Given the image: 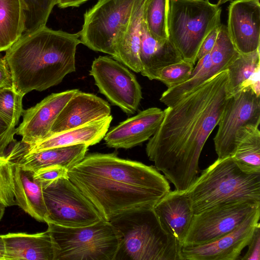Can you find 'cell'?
<instances>
[{"instance_id":"cell-32","label":"cell","mask_w":260,"mask_h":260,"mask_svg":"<svg viewBox=\"0 0 260 260\" xmlns=\"http://www.w3.org/2000/svg\"><path fill=\"white\" fill-rule=\"evenodd\" d=\"M14 164L0 156V204L5 207L17 205L15 199Z\"/></svg>"},{"instance_id":"cell-39","label":"cell","mask_w":260,"mask_h":260,"mask_svg":"<svg viewBox=\"0 0 260 260\" xmlns=\"http://www.w3.org/2000/svg\"><path fill=\"white\" fill-rule=\"evenodd\" d=\"M89 0H57L58 7L62 9L68 7H78Z\"/></svg>"},{"instance_id":"cell-11","label":"cell","mask_w":260,"mask_h":260,"mask_svg":"<svg viewBox=\"0 0 260 260\" xmlns=\"http://www.w3.org/2000/svg\"><path fill=\"white\" fill-rule=\"evenodd\" d=\"M99 92L127 114L137 111L142 99L141 87L135 75L122 63L108 56L93 61L89 71Z\"/></svg>"},{"instance_id":"cell-27","label":"cell","mask_w":260,"mask_h":260,"mask_svg":"<svg viewBox=\"0 0 260 260\" xmlns=\"http://www.w3.org/2000/svg\"><path fill=\"white\" fill-rule=\"evenodd\" d=\"M243 172L260 173V131L258 126L249 125L237 133L236 148L231 156Z\"/></svg>"},{"instance_id":"cell-10","label":"cell","mask_w":260,"mask_h":260,"mask_svg":"<svg viewBox=\"0 0 260 260\" xmlns=\"http://www.w3.org/2000/svg\"><path fill=\"white\" fill-rule=\"evenodd\" d=\"M260 207V202L220 204L193 215L182 246L206 244L232 232Z\"/></svg>"},{"instance_id":"cell-28","label":"cell","mask_w":260,"mask_h":260,"mask_svg":"<svg viewBox=\"0 0 260 260\" xmlns=\"http://www.w3.org/2000/svg\"><path fill=\"white\" fill-rule=\"evenodd\" d=\"M25 23L23 0H0V52L6 51L20 38Z\"/></svg>"},{"instance_id":"cell-42","label":"cell","mask_w":260,"mask_h":260,"mask_svg":"<svg viewBox=\"0 0 260 260\" xmlns=\"http://www.w3.org/2000/svg\"><path fill=\"white\" fill-rule=\"evenodd\" d=\"M232 0H217V5L218 6H220L221 5H222L227 2L231 1Z\"/></svg>"},{"instance_id":"cell-13","label":"cell","mask_w":260,"mask_h":260,"mask_svg":"<svg viewBox=\"0 0 260 260\" xmlns=\"http://www.w3.org/2000/svg\"><path fill=\"white\" fill-rule=\"evenodd\" d=\"M239 53L230 38L226 26L221 24L211 51L197 61L190 77L186 81L167 88L159 101L167 106L174 104L213 76L226 70Z\"/></svg>"},{"instance_id":"cell-43","label":"cell","mask_w":260,"mask_h":260,"mask_svg":"<svg viewBox=\"0 0 260 260\" xmlns=\"http://www.w3.org/2000/svg\"><path fill=\"white\" fill-rule=\"evenodd\" d=\"M203 1H208V0H203Z\"/></svg>"},{"instance_id":"cell-33","label":"cell","mask_w":260,"mask_h":260,"mask_svg":"<svg viewBox=\"0 0 260 260\" xmlns=\"http://www.w3.org/2000/svg\"><path fill=\"white\" fill-rule=\"evenodd\" d=\"M194 65L182 60L166 66L161 69L158 73L157 80L171 88L182 83L190 76Z\"/></svg>"},{"instance_id":"cell-3","label":"cell","mask_w":260,"mask_h":260,"mask_svg":"<svg viewBox=\"0 0 260 260\" xmlns=\"http://www.w3.org/2000/svg\"><path fill=\"white\" fill-rule=\"evenodd\" d=\"M80 43L78 32L53 30L46 25L23 34L4 56L14 89L24 96L59 84L76 71L75 54Z\"/></svg>"},{"instance_id":"cell-1","label":"cell","mask_w":260,"mask_h":260,"mask_svg":"<svg viewBox=\"0 0 260 260\" xmlns=\"http://www.w3.org/2000/svg\"><path fill=\"white\" fill-rule=\"evenodd\" d=\"M232 95L226 70L164 110L146 152L175 189L186 191L198 178L203 148Z\"/></svg>"},{"instance_id":"cell-4","label":"cell","mask_w":260,"mask_h":260,"mask_svg":"<svg viewBox=\"0 0 260 260\" xmlns=\"http://www.w3.org/2000/svg\"><path fill=\"white\" fill-rule=\"evenodd\" d=\"M109 221L119 238L114 260H181L182 244L164 228L153 208L122 213Z\"/></svg>"},{"instance_id":"cell-7","label":"cell","mask_w":260,"mask_h":260,"mask_svg":"<svg viewBox=\"0 0 260 260\" xmlns=\"http://www.w3.org/2000/svg\"><path fill=\"white\" fill-rule=\"evenodd\" d=\"M47 224L53 260H114L119 238L110 221L81 227Z\"/></svg>"},{"instance_id":"cell-18","label":"cell","mask_w":260,"mask_h":260,"mask_svg":"<svg viewBox=\"0 0 260 260\" xmlns=\"http://www.w3.org/2000/svg\"><path fill=\"white\" fill-rule=\"evenodd\" d=\"M111 111L107 101L78 90L58 114L47 137L108 116Z\"/></svg>"},{"instance_id":"cell-21","label":"cell","mask_w":260,"mask_h":260,"mask_svg":"<svg viewBox=\"0 0 260 260\" xmlns=\"http://www.w3.org/2000/svg\"><path fill=\"white\" fill-rule=\"evenodd\" d=\"M153 209L164 228L183 245L194 215L185 192L169 191Z\"/></svg>"},{"instance_id":"cell-34","label":"cell","mask_w":260,"mask_h":260,"mask_svg":"<svg viewBox=\"0 0 260 260\" xmlns=\"http://www.w3.org/2000/svg\"><path fill=\"white\" fill-rule=\"evenodd\" d=\"M68 171L65 168L59 165L49 166L41 168L35 172L34 177L43 183L68 176Z\"/></svg>"},{"instance_id":"cell-31","label":"cell","mask_w":260,"mask_h":260,"mask_svg":"<svg viewBox=\"0 0 260 260\" xmlns=\"http://www.w3.org/2000/svg\"><path fill=\"white\" fill-rule=\"evenodd\" d=\"M23 96L13 87L0 89V115L9 124L15 127L24 110Z\"/></svg>"},{"instance_id":"cell-15","label":"cell","mask_w":260,"mask_h":260,"mask_svg":"<svg viewBox=\"0 0 260 260\" xmlns=\"http://www.w3.org/2000/svg\"><path fill=\"white\" fill-rule=\"evenodd\" d=\"M78 89L52 93L35 106L24 110L22 121L15 134L28 145L38 142L49 135L51 128L65 105Z\"/></svg>"},{"instance_id":"cell-23","label":"cell","mask_w":260,"mask_h":260,"mask_svg":"<svg viewBox=\"0 0 260 260\" xmlns=\"http://www.w3.org/2000/svg\"><path fill=\"white\" fill-rule=\"evenodd\" d=\"M2 236L5 244V260H53L52 242L47 230L34 234L18 233Z\"/></svg>"},{"instance_id":"cell-41","label":"cell","mask_w":260,"mask_h":260,"mask_svg":"<svg viewBox=\"0 0 260 260\" xmlns=\"http://www.w3.org/2000/svg\"><path fill=\"white\" fill-rule=\"evenodd\" d=\"M5 210V207L0 204V220L3 217Z\"/></svg>"},{"instance_id":"cell-12","label":"cell","mask_w":260,"mask_h":260,"mask_svg":"<svg viewBox=\"0 0 260 260\" xmlns=\"http://www.w3.org/2000/svg\"><path fill=\"white\" fill-rule=\"evenodd\" d=\"M260 96L248 88L229 99L218 122L213 140L218 158L231 156L236 148L238 131L246 125L259 126Z\"/></svg>"},{"instance_id":"cell-22","label":"cell","mask_w":260,"mask_h":260,"mask_svg":"<svg viewBox=\"0 0 260 260\" xmlns=\"http://www.w3.org/2000/svg\"><path fill=\"white\" fill-rule=\"evenodd\" d=\"M141 74L149 80H156L164 67L182 61L181 55L169 40H157L149 32L143 19L139 51Z\"/></svg>"},{"instance_id":"cell-40","label":"cell","mask_w":260,"mask_h":260,"mask_svg":"<svg viewBox=\"0 0 260 260\" xmlns=\"http://www.w3.org/2000/svg\"><path fill=\"white\" fill-rule=\"evenodd\" d=\"M6 249L3 236L0 235V260H5Z\"/></svg>"},{"instance_id":"cell-25","label":"cell","mask_w":260,"mask_h":260,"mask_svg":"<svg viewBox=\"0 0 260 260\" xmlns=\"http://www.w3.org/2000/svg\"><path fill=\"white\" fill-rule=\"evenodd\" d=\"M147 0H139L135 6L130 19L116 44L114 59L136 73L141 72L139 51L144 11Z\"/></svg>"},{"instance_id":"cell-19","label":"cell","mask_w":260,"mask_h":260,"mask_svg":"<svg viewBox=\"0 0 260 260\" xmlns=\"http://www.w3.org/2000/svg\"><path fill=\"white\" fill-rule=\"evenodd\" d=\"M88 147L81 144L28 153L14 144L6 156L13 164L34 172L41 168L55 165L61 166L69 170L85 157Z\"/></svg>"},{"instance_id":"cell-17","label":"cell","mask_w":260,"mask_h":260,"mask_svg":"<svg viewBox=\"0 0 260 260\" xmlns=\"http://www.w3.org/2000/svg\"><path fill=\"white\" fill-rule=\"evenodd\" d=\"M165 112L151 107L139 112L114 127L105 135L107 146L115 149H129L149 140L156 132Z\"/></svg>"},{"instance_id":"cell-30","label":"cell","mask_w":260,"mask_h":260,"mask_svg":"<svg viewBox=\"0 0 260 260\" xmlns=\"http://www.w3.org/2000/svg\"><path fill=\"white\" fill-rule=\"evenodd\" d=\"M25 23L23 34L29 33L46 25L57 0H23Z\"/></svg>"},{"instance_id":"cell-14","label":"cell","mask_w":260,"mask_h":260,"mask_svg":"<svg viewBox=\"0 0 260 260\" xmlns=\"http://www.w3.org/2000/svg\"><path fill=\"white\" fill-rule=\"evenodd\" d=\"M260 207L232 232L206 244L182 246L181 260H236L259 223Z\"/></svg>"},{"instance_id":"cell-5","label":"cell","mask_w":260,"mask_h":260,"mask_svg":"<svg viewBox=\"0 0 260 260\" xmlns=\"http://www.w3.org/2000/svg\"><path fill=\"white\" fill-rule=\"evenodd\" d=\"M184 192L194 214L228 202H260V173L243 172L231 156L218 158Z\"/></svg>"},{"instance_id":"cell-16","label":"cell","mask_w":260,"mask_h":260,"mask_svg":"<svg viewBox=\"0 0 260 260\" xmlns=\"http://www.w3.org/2000/svg\"><path fill=\"white\" fill-rule=\"evenodd\" d=\"M228 34L237 51L254 52L260 46L259 0H235L229 6Z\"/></svg>"},{"instance_id":"cell-35","label":"cell","mask_w":260,"mask_h":260,"mask_svg":"<svg viewBox=\"0 0 260 260\" xmlns=\"http://www.w3.org/2000/svg\"><path fill=\"white\" fill-rule=\"evenodd\" d=\"M15 131L16 128L9 124L0 115V156H5L8 146L16 142L14 138Z\"/></svg>"},{"instance_id":"cell-36","label":"cell","mask_w":260,"mask_h":260,"mask_svg":"<svg viewBox=\"0 0 260 260\" xmlns=\"http://www.w3.org/2000/svg\"><path fill=\"white\" fill-rule=\"evenodd\" d=\"M248 249L241 260H260V223L254 230L248 244Z\"/></svg>"},{"instance_id":"cell-24","label":"cell","mask_w":260,"mask_h":260,"mask_svg":"<svg viewBox=\"0 0 260 260\" xmlns=\"http://www.w3.org/2000/svg\"><path fill=\"white\" fill-rule=\"evenodd\" d=\"M14 165L15 199L17 205L37 221L45 222L47 212L42 183L34 178V172Z\"/></svg>"},{"instance_id":"cell-37","label":"cell","mask_w":260,"mask_h":260,"mask_svg":"<svg viewBox=\"0 0 260 260\" xmlns=\"http://www.w3.org/2000/svg\"><path fill=\"white\" fill-rule=\"evenodd\" d=\"M220 24L214 28L203 40L197 54V61L209 53L213 48L218 36Z\"/></svg>"},{"instance_id":"cell-8","label":"cell","mask_w":260,"mask_h":260,"mask_svg":"<svg viewBox=\"0 0 260 260\" xmlns=\"http://www.w3.org/2000/svg\"><path fill=\"white\" fill-rule=\"evenodd\" d=\"M139 1L98 0L84 14V23L78 32L81 43L115 59L117 41Z\"/></svg>"},{"instance_id":"cell-9","label":"cell","mask_w":260,"mask_h":260,"mask_svg":"<svg viewBox=\"0 0 260 260\" xmlns=\"http://www.w3.org/2000/svg\"><path fill=\"white\" fill-rule=\"evenodd\" d=\"M47 215L45 222L67 227L95 224L103 217L68 176L42 183Z\"/></svg>"},{"instance_id":"cell-29","label":"cell","mask_w":260,"mask_h":260,"mask_svg":"<svg viewBox=\"0 0 260 260\" xmlns=\"http://www.w3.org/2000/svg\"><path fill=\"white\" fill-rule=\"evenodd\" d=\"M169 0H147L143 18L147 29L157 40L168 39L167 16Z\"/></svg>"},{"instance_id":"cell-38","label":"cell","mask_w":260,"mask_h":260,"mask_svg":"<svg viewBox=\"0 0 260 260\" xmlns=\"http://www.w3.org/2000/svg\"><path fill=\"white\" fill-rule=\"evenodd\" d=\"M13 87L11 72L4 57H0V89Z\"/></svg>"},{"instance_id":"cell-2","label":"cell","mask_w":260,"mask_h":260,"mask_svg":"<svg viewBox=\"0 0 260 260\" xmlns=\"http://www.w3.org/2000/svg\"><path fill=\"white\" fill-rule=\"evenodd\" d=\"M67 174L107 221L127 212L153 208L170 191L168 180L155 168L114 153L85 156Z\"/></svg>"},{"instance_id":"cell-6","label":"cell","mask_w":260,"mask_h":260,"mask_svg":"<svg viewBox=\"0 0 260 260\" xmlns=\"http://www.w3.org/2000/svg\"><path fill=\"white\" fill-rule=\"evenodd\" d=\"M221 9L209 1L169 0L168 39L183 59L195 65L207 35L220 25Z\"/></svg>"},{"instance_id":"cell-26","label":"cell","mask_w":260,"mask_h":260,"mask_svg":"<svg viewBox=\"0 0 260 260\" xmlns=\"http://www.w3.org/2000/svg\"><path fill=\"white\" fill-rule=\"evenodd\" d=\"M227 71L232 95L250 88L260 95L259 48L251 53H239Z\"/></svg>"},{"instance_id":"cell-20","label":"cell","mask_w":260,"mask_h":260,"mask_svg":"<svg viewBox=\"0 0 260 260\" xmlns=\"http://www.w3.org/2000/svg\"><path fill=\"white\" fill-rule=\"evenodd\" d=\"M112 115L50 136L42 141L28 145L21 141L15 145L23 151L33 153L50 148L85 144L88 146L99 143L108 132Z\"/></svg>"}]
</instances>
